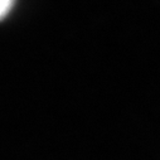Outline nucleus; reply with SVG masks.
<instances>
[{
  "mask_svg": "<svg viewBox=\"0 0 160 160\" xmlns=\"http://www.w3.org/2000/svg\"><path fill=\"white\" fill-rule=\"evenodd\" d=\"M12 3L13 0H0V19L8 14V12L10 10Z\"/></svg>",
  "mask_w": 160,
  "mask_h": 160,
  "instance_id": "1",
  "label": "nucleus"
}]
</instances>
